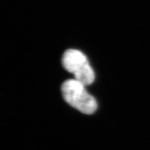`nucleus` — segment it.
Segmentation results:
<instances>
[{"label": "nucleus", "instance_id": "f257e3e1", "mask_svg": "<svg viewBox=\"0 0 150 150\" xmlns=\"http://www.w3.org/2000/svg\"><path fill=\"white\" fill-rule=\"evenodd\" d=\"M84 86L76 79H68L62 84L63 96L68 104L78 111L91 115L96 110L98 105L95 98L86 91Z\"/></svg>", "mask_w": 150, "mask_h": 150}, {"label": "nucleus", "instance_id": "f03ea898", "mask_svg": "<svg viewBox=\"0 0 150 150\" xmlns=\"http://www.w3.org/2000/svg\"><path fill=\"white\" fill-rule=\"evenodd\" d=\"M64 68L74 74L75 79L84 85H90L95 80V73L87 58L77 50L66 51L62 59Z\"/></svg>", "mask_w": 150, "mask_h": 150}]
</instances>
